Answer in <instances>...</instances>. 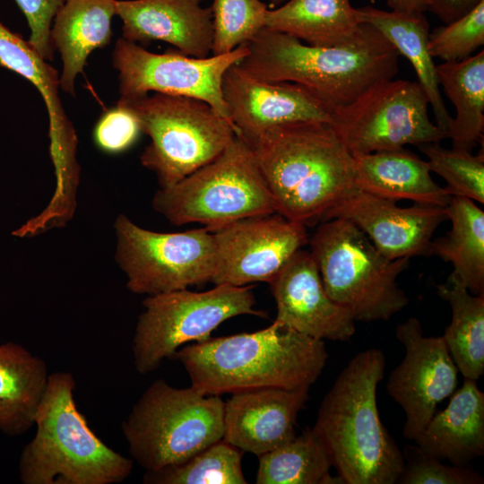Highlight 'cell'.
Here are the masks:
<instances>
[{
	"instance_id": "obj_2",
	"label": "cell",
	"mask_w": 484,
	"mask_h": 484,
	"mask_svg": "<svg viewBox=\"0 0 484 484\" xmlns=\"http://www.w3.org/2000/svg\"><path fill=\"white\" fill-rule=\"evenodd\" d=\"M246 45L247 54L237 63L244 72L262 81L299 84L332 111L399 70L396 49L366 22L355 39L339 46H310L265 27Z\"/></svg>"
},
{
	"instance_id": "obj_25",
	"label": "cell",
	"mask_w": 484,
	"mask_h": 484,
	"mask_svg": "<svg viewBox=\"0 0 484 484\" xmlns=\"http://www.w3.org/2000/svg\"><path fill=\"white\" fill-rule=\"evenodd\" d=\"M362 22L375 27L411 64L431 106L436 126L446 134L452 118L443 100L436 65L428 50L429 23L423 13H406L371 6L358 8Z\"/></svg>"
},
{
	"instance_id": "obj_15",
	"label": "cell",
	"mask_w": 484,
	"mask_h": 484,
	"mask_svg": "<svg viewBox=\"0 0 484 484\" xmlns=\"http://www.w3.org/2000/svg\"><path fill=\"white\" fill-rule=\"evenodd\" d=\"M405 348L403 360L391 372L386 391L404 411L403 436L413 441L453 394L458 369L442 336H425L420 321L410 317L395 330Z\"/></svg>"
},
{
	"instance_id": "obj_10",
	"label": "cell",
	"mask_w": 484,
	"mask_h": 484,
	"mask_svg": "<svg viewBox=\"0 0 484 484\" xmlns=\"http://www.w3.org/2000/svg\"><path fill=\"white\" fill-rule=\"evenodd\" d=\"M143 306L132 342L134 367L142 375L172 359L182 345L210 338L229 318L267 315L255 308L251 285L219 284L201 292L183 289L148 296Z\"/></svg>"
},
{
	"instance_id": "obj_26",
	"label": "cell",
	"mask_w": 484,
	"mask_h": 484,
	"mask_svg": "<svg viewBox=\"0 0 484 484\" xmlns=\"http://www.w3.org/2000/svg\"><path fill=\"white\" fill-rule=\"evenodd\" d=\"M363 22L350 0H289L268 9L265 28L314 47H333L355 39Z\"/></svg>"
},
{
	"instance_id": "obj_27",
	"label": "cell",
	"mask_w": 484,
	"mask_h": 484,
	"mask_svg": "<svg viewBox=\"0 0 484 484\" xmlns=\"http://www.w3.org/2000/svg\"><path fill=\"white\" fill-rule=\"evenodd\" d=\"M48 376L45 361L23 346L0 344V431L16 436L34 425Z\"/></svg>"
},
{
	"instance_id": "obj_18",
	"label": "cell",
	"mask_w": 484,
	"mask_h": 484,
	"mask_svg": "<svg viewBox=\"0 0 484 484\" xmlns=\"http://www.w3.org/2000/svg\"><path fill=\"white\" fill-rule=\"evenodd\" d=\"M269 284L274 322L320 341H345L354 335L356 321L328 296L309 251L298 250Z\"/></svg>"
},
{
	"instance_id": "obj_39",
	"label": "cell",
	"mask_w": 484,
	"mask_h": 484,
	"mask_svg": "<svg viewBox=\"0 0 484 484\" xmlns=\"http://www.w3.org/2000/svg\"><path fill=\"white\" fill-rule=\"evenodd\" d=\"M482 0H430L429 12L436 14L445 24L463 16Z\"/></svg>"
},
{
	"instance_id": "obj_38",
	"label": "cell",
	"mask_w": 484,
	"mask_h": 484,
	"mask_svg": "<svg viewBox=\"0 0 484 484\" xmlns=\"http://www.w3.org/2000/svg\"><path fill=\"white\" fill-rule=\"evenodd\" d=\"M24 14L29 28V44L46 61H52L55 50L50 40L54 17L64 0H14Z\"/></svg>"
},
{
	"instance_id": "obj_6",
	"label": "cell",
	"mask_w": 484,
	"mask_h": 484,
	"mask_svg": "<svg viewBox=\"0 0 484 484\" xmlns=\"http://www.w3.org/2000/svg\"><path fill=\"white\" fill-rule=\"evenodd\" d=\"M308 243L326 293L355 321H388L409 304L397 278L410 258H386L352 222H320Z\"/></svg>"
},
{
	"instance_id": "obj_16",
	"label": "cell",
	"mask_w": 484,
	"mask_h": 484,
	"mask_svg": "<svg viewBox=\"0 0 484 484\" xmlns=\"http://www.w3.org/2000/svg\"><path fill=\"white\" fill-rule=\"evenodd\" d=\"M221 88L235 133L246 143L277 125L331 121L332 108L305 87L258 80L237 64L224 73Z\"/></svg>"
},
{
	"instance_id": "obj_13",
	"label": "cell",
	"mask_w": 484,
	"mask_h": 484,
	"mask_svg": "<svg viewBox=\"0 0 484 484\" xmlns=\"http://www.w3.org/2000/svg\"><path fill=\"white\" fill-rule=\"evenodd\" d=\"M246 54V43L229 53L204 58L171 49L158 54L121 37L115 43L111 60L117 71L120 99L151 92L194 98L207 102L231 123L222 94V79L226 71Z\"/></svg>"
},
{
	"instance_id": "obj_17",
	"label": "cell",
	"mask_w": 484,
	"mask_h": 484,
	"mask_svg": "<svg viewBox=\"0 0 484 484\" xmlns=\"http://www.w3.org/2000/svg\"><path fill=\"white\" fill-rule=\"evenodd\" d=\"M335 218L356 225L391 260L429 255L434 232L448 220L445 207L415 203L403 208L361 190L333 208L324 221Z\"/></svg>"
},
{
	"instance_id": "obj_28",
	"label": "cell",
	"mask_w": 484,
	"mask_h": 484,
	"mask_svg": "<svg viewBox=\"0 0 484 484\" xmlns=\"http://www.w3.org/2000/svg\"><path fill=\"white\" fill-rule=\"evenodd\" d=\"M451 229L431 240L429 255L451 263L449 280L472 294L484 292V212L474 201L453 195L445 207Z\"/></svg>"
},
{
	"instance_id": "obj_30",
	"label": "cell",
	"mask_w": 484,
	"mask_h": 484,
	"mask_svg": "<svg viewBox=\"0 0 484 484\" xmlns=\"http://www.w3.org/2000/svg\"><path fill=\"white\" fill-rule=\"evenodd\" d=\"M437 295L452 310V319L442 336L464 378L478 380L484 373V292L472 294L448 279L436 286Z\"/></svg>"
},
{
	"instance_id": "obj_8",
	"label": "cell",
	"mask_w": 484,
	"mask_h": 484,
	"mask_svg": "<svg viewBox=\"0 0 484 484\" xmlns=\"http://www.w3.org/2000/svg\"><path fill=\"white\" fill-rule=\"evenodd\" d=\"M117 106L137 120L151 139L141 164L155 173L160 188L174 186L212 161L236 135L233 125L207 102L159 92L118 99Z\"/></svg>"
},
{
	"instance_id": "obj_14",
	"label": "cell",
	"mask_w": 484,
	"mask_h": 484,
	"mask_svg": "<svg viewBox=\"0 0 484 484\" xmlns=\"http://www.w3.org/2000/svg\"><path fill=\"white\" fill-rule=\"evenodd\" d=\"M306 226L279 213L234 221L212 231L215 285L270 282L308 243Z\"/></svg>"
},
{
	"instance_id": "obj_1",
	"label": "cell",
	"mask_w": 484,
	"mask_h": 484,
	"mask_svg": "<svg viewBox=\"0 0 484 484\" xmlns=\"http://www.w3.org/2000/svg\"><path fill=\"white\" fill-rule=\"evenodd\" d=\"M246 143L277 213L288 220L306 227L322 222L360 190L354 157L327 122L277 125Z\"/></svg>"
},
{
	"instance_id": "obj_31",
	"label": "cell",
	"mask_w": 484,
	"mask_h": 484,
	"mask_svg": "<svg viewBox=\"0 0 484 484\" xmlns=\"http://www.w3.org/2000/svg\"><path fill=\"white\" fill-rule=\"evenodd\" d=\"M258 459L257 484H343L331 475L328 455L308 428Z\"/></svg>"
},
{
	"instance_id": "obj_9",
	"label": "cell",
	"mask_w": 484,
	"mask_h": 484,
	"mask_svg": "<svg viewBox=\"0 0 484 484\" xmlns=\"http://www.w3.org/2000/svg\"><path fill=\"white\" fill-rule=\"evenodd\" d=\"M152 207L172 224L199 223L212 231L242 219L277 213L251 148L237 134L212 161L174 186L160 188Z\"/></svg>"
},
{
	"instance_id": "obj_35",
	"label": "cell",
	"mask_w": 484,
	"mask_h": 484,
	"mask_svg": "<svg viewBox=\"0 0 484 484\" xmlns=\"http://www.w3.org/2000/svg\"><path fill=\"white\" fill-rule=\"evenodd\" d=\"M484 45V0L463 16L436 28L428 36L431 56L443 62L465 59Z\"/></svg>"
},
{
	"instance_id": "obj_11",
	"label": "cell",
	"mask_w": 484,
	"mask_h": 484,
	"mask_svg": "<svg viewBox=\"0 0 484 484\" xmlns=\"http://www.w3.org/2000/svg\"><path fill=\"white\" fill-rule=\"evenodd\" d=\"M114 229L115 259L131 292L152 296L211 281L216 254L209 229L157 232L119 214Z\"/></svg>"
},
{
	"instance_id": "obj_41",
	"label": "cell",
	"mask_w": 484,
	"mask_h": 484,
	"mask_svg": "<svg viewBox=\"0 0 484 484\" xmlns=\"http://www.w3.org/2000/svg\"><path fill=\"white\" fill-rule=\"evenodd\" d=\"M284 1H285V0H269L271 5H272V7L283 4Z\"/></svg>"
},
{
	"instance_id": "obj_29",
	"label": "cell",
	"mask_w": 484,
	"mask_h": 484,
	"mask_svg": "<svg viewBox=\"0 0 484 484\" xmlns=\"http://www.w3.org/2000/svg\"><path fill=\"white\" fill-rule=\"evenodd\" d=\"M439 86L454 104L447 138L452 147L471 151L484 131V51L436 65Z\"/></svg>"
},
{
	"instance_id": "obj_40",
	"label": "cell",
	"mask_w": 484,
	"mask_h": 484,
	"mask_svg": "<svg viewBox=\"0 0 484 484\" xmlns=\"http://www.w3.org/2000/svg\"><path fill=\"white\" fill-rule=\"evenodd\" d=\"M386 4L392 11L406 13H424L430 7V0H386Z\"/></svg>"
},
{
	"instance_id": "obj_34",
	"label": "cell",
	"mask_w": 484,
	"mask_h": 484,
	"mask_svg": "<svg viewBox=\"0 0 484 484\" xmlns=\"http://www.w3.org/2000/svg\"><path fill=\"white\" fill-rule=\"evenodd\" d=\"M212 56L247 43L265 27L267 5L261 0H212Z\"/></svg>"
},
{
	"instance_id": "obj_33",
	"label": "cell",
	"mask_w": 484,
	"mask_h": 484,
	"mask_svg": "<svg viewBox=\"0 0 484 484\" xmlns=\"http://www.w3.org/2000/svg\"><path fill=\"white\" fill-rule=\"evenodd\" d=\"M428 158L430 171L439 175L447 184L449 194L484 203V155L470 151L445 149L439 143L419 145Z\"/></svg>"
},
{
	"instance_id": "obj_21",
	"label": "cell",
	"mask_w": 484,
	"mask_h": 484,
	"mask_svg": "<svg viewBox=\"0 0 484 484\" xmlns=\"http://www.w3.org/2000/svg\"><path fill=\"white\" fill-rule=\"evenodd\" d=\"M0 66L30 81L40 93L49 118L50 152L56 175L62 183H76L77 136L64 108L60 95V75L43 59L28 40L0 22Z\"/></svg>"
},
{
	"instance_id": "obj_36",
	"label": "cell",
	"mask_w": 484,
	"mask_h": 484,
	"mask_svg": "<svg viewBox=\"0 0 484 484\" xmlns=\"http://www.w3.org/2000/svg\"><path fill=\"white\" fill-rule=\"evenodd\" d=\"M404 467L400 484H482L483 477L466 465H446L442 460L416 445H406L402 452Z\"/></svg>"
},
{
	"instance_id": "obj_4",
	"label": "cell",
	"mask_w": 484,
	"mask_h": 484,
	"mask_svg": "<svg viewBox=\"0 0 484 484\" xmlns=\"http://www.w3.org/2000/svg\"><path fill=\"white\" fill-rule=\"evenodd\" d=\"M328 354L324 341L274 322L254 333L210 337L178 349L172 359L205 395L259 388L303 389L317 380Z\"/></svg>"
},
{
	"instance_id": "obj_7",
	"label": "cell",
	"mask_w": 484,
	"mask_h": 484,
	"mask_svg": "<svg viewBox=\"0 0 484 484\" xmlns=\"http://www.w3.org/2000/svg\"><path fill=\"white\" fill-rule=\"evenodd\" d=\"M225 402L192 385L154 381L134 403L122 432L134 461L156 471L189 459L224 435Z\"/></svg>"
},
{
	"instance_id": "obj_23",
	"label": "cell",
	"mask_w": 484,
	"mask_h": 484,
	"mask_svg": "<svg viewBox=\"0 0 484 484\" xmlns=\"http://www.w3.org/2000/svg\"><path fill=\"white\" fill-rule=\"evenodd\" d=\"M445 410L434 416L413 440L426 453L454 465L484 454V393L464 378Z\"/></svg>"
},
{
	"instance_id": "obj_24",
	"label": "cell",
	"mask_w": 484,
	"mask_h": 484,
	"mask_svg": "<svg viewBox=\"0 0 484 484\" xmlns=\"http://www.w3.org/2000/svg\"><path fill=\"white\" fill-rule=\"evenodd\" d=\"M361 191L392 201L446 207L452 195L430 176L426 160L404 148L354 156Z\"/></svg>"
},
{
	"instance_id": "obj_12",
	"label": "cell",
	"mask_w": 484,
	"mask_h": 484,
	"mask_svg": "<svg viewBox=\"0 0 484 484\" xmlns=\"http://www.w3.org/2000/svg\"><path fill=\"white\" fill-rule=\"evenodd\" d=\"M418 82H377L351 102L333 109L330 125L352 156L439 143L446 134L428 116Z\"/></svg>"
},
{
	"instance_id": "obj_19",
	"label": "cell",
	"mask_w": 484,
	"mask_h": 484,
	"mask_svg": "<svg viewBox=\"0 0 484 484\" xmlns=\"http://www.w3.org/2000/svg\"><path fill=\"white\" fill-rule=\"evenodd\" d=\"M122 38L143 47L164 41L183 55H212L213 22L211 6L202 0H117Z\"/></svg>"
},
{
	"instance_id": "obj_32",
	"label": "cell",
	"mask_w": 484,
	"mask_h": 484,
	"mask_svg": "<svg viewBox=\"0 0 484 484\" xmlns=\"http://www.w3.org/2000/svg\"><path fill=\"white\" fill-rule=\"evenodd\" d=\"M243 451L223 438L183 462L146 471L145 484H246Z\"/></svg>"
},
{
	"instance_id": "obj_37",
	"label": "cell",
	"mask_w": 484,
	"mask_h": 484,
	"mask_svg": "<svg viewBox=\"0 0 484 484\" xmlns=\"http://www.w3.org/2000/svg\"><path fill=\"white\" fill-rule=\"evenodd\" d=\"M141 133L135 117L125 108L116 106L106 111L93 130V140L107 153H119L130 148Z\"/></svg>"
},
{
	"instance_id": "obj_22",
	"label": "cell",
	"mask_w": 484,
	"mask_h": 484,
	"mask_svg": "<svg viewBox=\"0 0 484 484\" xmlns=\"http://www.w3.org/2000/svg\"><path fill=\"white\" fill-rule=\"evenodd\" d=\"M117 0H64L50 30V40L63 63L61 90L75 97V80L88 56L110 42Z\"/></svg>"
},
{
	"instance_id": "obj_3",
	"label": "cell",
	"mask_w": 484,
	"mask_h": 484,
	"mask_svg": "<svg viewBox=\"0 0 484 484\" xmlns=\"http://www.w3.org/2000/svg\"><path fill=\"white\" fill-rule=\"evenodd\" d=\"M385 368L379 349L354 356L324 397L311 428L343 484H394L402 472V452L376 405Z\"/></svg>"
},
{
	"instance_id": "obj_20",
	"label": "cell",
	"mask_w": 484,
	"mask_h": 484,
	"mask_svg": "<svg viewBox=\"0 0 484 484\" xmlns=\"http://www.w3.org/2000/svg\"><path fill=\"white\" fill-rule=\"evenodd\" d=\"M308 388H259L233 393L225 402L223 439L257 457L296 436Z\"/></svg>"
},
{
	"instance_id": "obj_5",
	"label": "cell",
	"mask_w": 484,
	"mask_h": 484,
	"mask_svg": "<svg viewBox=\"0 0 484 484\" xmlns=\"http://www.w3.org/2000/svg\"><path fill=\"white\" fill-rule=\"evenodd\" d=\"M69 372L49 374L37 409L34 437L19 460L23 484H116L125 480L133 460L107 445L78 410Z\"/></svg>"
}]
</instances>
